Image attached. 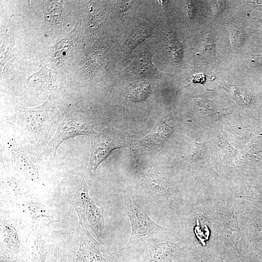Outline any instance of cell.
<instances>
[{
	"mask_svg": "<svg viewBox=\"0 0 262 262\" xmlns=\"http://www.w3.org/2000/svg\"><path fill=\"white\" fill-rule=\"evenodd\" d=\"M55 106L50 97L42 104L32 108L19 106L12 115L2 120L24 134L32 145H38L48 139L52 127L56 122Z\"/></svg>",
	"mask_w": 262,
	"mask_h": 262,
	"instance_id": "6da1fadb",
	"label": "cell"
},
{
	"mask_svg": "<svg viewBox=\"0 0 262 262\" xmlns=\"http://www.w3.org/2000/svg\"><path fill=\"white\" fill-rule=\"evenodd\" d=\"M67 196L75 210L81 227L89 229L101 240L104 228V208L97 206L90 197L87 184L83 175L77 173L71 177Z\"/></svg>",
	"mask_w": 262,
	"mask_h": 262,
	"instance_id": "7a4b0ae2",
	"label": "cell"
},
{
	"mask_svg": "<svg viewBox=\"0 0 262 262\" xmlns=\"http://www.w3.org/2000/svg\"><path fill=\"white\" fill-rule=\"evenodd\" d=\"M125 205L130 219L131 232L125 246L117 254L131 253L140 249H146L159 243L164 228L152 220L146 212L129 195L125 196Z\"/></svg>",
	"mask_w": 262,
	"mask_h": 262,
	"instance_id": "3957f363",
	"label": "cell"
},
{
	"mask_svg": "<svg viewBox=\"0 0 262 262\" xmlns=\"http://www.w3.org/2000/svg\"><path fill=\"white\" fill-rule=\"evenodd\" d=\"M63 250L67 262H117V255L99 244L86 228L81 227L73 241Z\"/></svg>",
	"mask_w": 262,
	"mask_h": 262,
	"instance_id": "277c9868",
	"label": "cell"
},
{
	"mask_svg": "<svg viewBox=\"0 0 262 262\" xmlns=\"http://www.w3.org/2000/svg\"><path fill=\"white\" fill-rule=\"evenodd\" d=\"M95 119L90 114L82 112L66 113L63 121L48 144L47 153L51 158L55 156L59 146L65 141L80 135L91 137L96 132Z\"/></svg>",
	"mask_w": 262,
	"mask_h": 262,
	"instance_id": "5b68a950",
	"label": "cell"
},
{
	"mask_svg": "<svg viewBox=\"0 0 262 262\" xmlns=\"http://www.w3.org/2000/svg\"><path fill=\"white\" fill-rule=\"evenodd\" d=\"M7 150L13 167L27 180L33 182L40 178L37 156L30 148L17 144L16 141L7 143Z\"/></svg>",
	"mask_w": 262,
	"mask_h": 262,
	"instance_id": "8992f818",
	"label": "cell"
},
{
	"mask_svg": "<svg viewBox=\"0 0 262 262\" xmlns=\"http://www.w3.org/2000/svg\"><path fill=\"white\" fill-rule=\"evenodd\" d=\"M91 138V153L88 166V171L90 174L96 173L98 166L107 160L114 150L128 145L126 142L115 138L106 131L96 132Z\"/></svg>",
	"mask_w": 262,
	"mask_h": 262,
	"instance_id": "52a82bcc",
	"label": "cell"
},
{
	"mask_svg": "<svg viewBox=\"0 0 262 262\" xmlns=\"http://www.w3.org/2000/svg\"><path fill=\"white\" fill-rule=\"evenodd\" d=\"M1 252L12 258H25V248L20 241L17 229L11 221L1 220Z\"/></svg>",
	"mask_w": 262,
	"mask_h": 262,
	"instance_id": "ba28073f",
	"label": "cell"
},
{
	"mask_svg": "<svg viewBox=\"0 0 262 262\" xmlns=\"http://www.w3.org/2000/svg\"><path fill=\"white\" fill-rule=\"evenodd\" d=\"M152 56L147 49L141 52L123 71L124 74L133 78H160L161 74L152 63Z\"/></svg>",
	"mask_w": 262,
	"mask_h": 262,
	"instance_id": "9c48e42d",
	"label": "cell"
},
{
	"mask_svg": "<svg viewBox=\"0 0 262 262\" xmlns=\"http://www.w3.org/2000/svg\"><path fill=\"white\" fill-rule=\"evenodd\" d=\"M50 250L49 241L40 230L32 232L26 245L25 259L27 262H45Z\"/></svg>",
	"mask_w": 262,
	"mask_h": 262,
	"instance_id": "30bf717a",
	"label": "cell"
},
{
	"mask_svg": "<svg viewBox=\"0 0 262 262\" xmlns=\"http://www.w3.org/2000/svg\"><path fill=\"white\" fill-rule=\"evenodd\" d=\"M167 116L163 118L144 139L139 141L140 146L154 148L163 144L169 137L172 128Z\"/></svg>",
	"mask_w": 262,
	"mask_h": 262,
	"instance_id": "8fae6325",
	"label": "cell"
},
{
	"mask_svg": "<svg viewBox=\"0 0 262 262\" xmlns=\"http://www.w3.org/2000/svg\"><path fill=\"white\" fill-rule=\"evenodd\" d=\"M17 205L26 215L33 220H48L54 218L53 210L36 199L25 198L18 202Z\"/></svg>",
	"mask_w": 262,
	"mask_h": 262,
	"instance_id": "7c38bea8",
	"label": "cell"
},
{
	"mask_svg": "<svg viewBox=\"0 0 262 262\" xmlns=\"http://www.w3.org/2000/svg\"><path fill=\"white\" fill-rule=\"evenodd\" d=\"M152 31V28L146 26L138 27L133 30L123 43L121 52L127 57L130 55L137 46L150 37Z\"/></svg>",
	"mask_w": 262,
	"mask_h": 262,
	"instance_id": "4fadbf2b",
	"label": "cell"
},
{
	"mask_svg": "<svg viewBox=\"0 0 262 262\" xmlns=\"http://www.w3.org/2000/svg\"><path fill=\"white\" fill-rule=\"evenodd\" d=\"M55 73L53 70L42 67L37 73L29 77L27 85L36 90H46L52 88Z\"/></svg>",
	"mask_w": 262,
	"mask_h": 262,
	"instance_id": "5bb4252c",
	"label": "cell"
},
{
	"mask_svg": "<svg viewBox=\"0 0 262 262\" xmlns=\"http://www.w3.org/2000/svg\"><path fill=\"white\" fill-rule=\"evenodd\" d=\"M142 179L144 185L151 193L158 196L163 194V180L158 173L152 170H144Z\"/></svg>",
	"mask_w": 262,
	"mask_h": 262,
	"instance_id": "9a60e30c",
	"label": "cell"
},
{
	"mask_svg": "<svg viewBox=\"0 0 262 262\" xmlns=\"http://www.w3.org/2000/svg\"><path fill=\"white\" fill-rule=\"evenodd\" d=\"M46 21L48 24L53 26L60 23L63 19L64 10L60 3L54 1L44 3L43 6Z\"/></svg>",
	"mask_w": 262,
	"mask_h": 262,
	"instance_id": "2e32d148",
	"label": "cell"
},
{
	"mask_svg": "<svg viewBox=\"0 0 262 262\" xmlns=\"http://www.w3.org/2000/svg\"><path fill=\"white\" fill-rule=\"evenodd\" d=\"M152 89V85L150 83L142 82L132 87L128 93V97L133 102H140L150 96Z\"/></svg>",
	"mask_w": 262,
	"mask_h": 262,
	"instance_id": "e0dca14e",
	"label": "cell"
},
{
	"mask_svg": "<svg viewBox=\"0 0 262 262\" xmlns=\"http://www.w3.org/2000/svg\"><path fill=\"white\" fill-rule=\"evenodd\" d=\"M167 46L173 60L177 63L182 61L183 44L177 38L173 31L169 32L166 34Z\"/></svg>",
	"mask_w": 262,
	"mask_h": 262,
	"instance_id": "ac0fdd59",
	"label": "cell"
},
{
	"mask_svg": "<svg viewBox=\"0 0 262 262\" xmlns=\"http://www.w3.org/2000/svg\"><path fill=\"white\" fill-rule=\"evenodd\" d=\"M73 45L72 40L65 39L59 42L54 49V56L56 59L61 60L67 54V52Z\"/></svg>",
	"mask_w": 262,
	"mask_h": 262,
	"instance_id": "d6986e66",
	"label": "cell"
},
{
	"mask_svg": "<svg viewBox=\"0 0 262 262\" xmlns=\"http://www.w3.org/2000/svg\"><path fill=\"white\" fill-rule=\"evenodd\" d=\"M229 39L232 47L238 48L243 41V33L240 29L232 28L229 31Z\"/></svg>",
	"mask_w": 262,
	"mask_h": 262,
	"instance_id": "ffe728a7",
	"label": "cell"
},
{
	"mask_svg": "<svg viewBox=\"0 0 262 262\" xmlns=\"http://www.w3.org/2000/svg\"><path fill=\"white\" fill-rule=\"evenodd\" d=\"M230 93L233 98L240 104H245L249 101V97L244 92L237 87L233 86L230 88Z\"/></svg>",
	"mask_w": 262,
	"mask_h": 262,
	"instance_id": "44dd1931",
	"label": "cell"
},
{
	"mask_svg": "<svg viewBox=\"0 0 262 262\" xmlns=\"http://www.w3.org/2000/svg\"><path fill=\"white\" fill-rule=\"evenodd\" d=\"M52 262H67L66 259L62 249L55 248L51 252Z\"/></svg>",
	"mask_w": 262,
	"mask_h": 262,
	"instance_id": "7402d4cb",
	"label": "cell"
},
{
	"mask_svg": "<svg viewBox=\"0 0 262 262\" xmlns=\"http://www.w3.org/2000/svg\"><path fill=\"white\" fill-rule=\"evenodd\" d=\"M0 262H27L25 258H12L0 252Z\"/></svg>",
	"mask_w": 262,
	"mask_h": 262,
	"instance_id": "603a6c76",
	"label": "cell"
},
{
	"mask_svg": "<svg viewBox=\"0 0 262 262\" xmlns=\"http://www.w3.org/2000/svg\"><path fill=\"white\" fill-rule=\"evenodd\" d=\"M205 81V76L202 73L194 75L193 82L204 84Z\"/></svg>",
	"mask_w": 262,
	"mask_h": 262,
	"instance_id": "cb8c5ba5",
	"label": "cell"
},
{
	"mask_svg": "<svg viewBox=\"0 0 262 262\" xmlns=\"http://www.w3.org/2000/svg\"><path fill=\"white\" fill-rule=\"evenodd\" d=\"M186 12L190 18H192L195 14V8L194 6L191 3H188L186 5Z\"/></svg>",
	"mask_w": 262,
	"mask_h": 262,
	"instance_id": "d4e9b609",
	"label": "cell"
},
{
	"mask_svg": "<svg viewBox=\"0 0 262 262\" xmlns=\"http://www.w3.org/2000/svg\"><path fill=\"white\" fill-rule=\"evenodd\" d=\"M133 2V1H128L123 4L120 8L119 14L123 13V14L124 13H125L128 9L131 8Z\"/></svg>",
	"mask_w": 262,
	"mask_h": 262,
	"instance_id": "484cf974",
	"label": "cell"
},
{
	"mask_svg": "<svg viewBox=\"0 0 262 262\" xmlns=\"http://www.w3.org/2000/svg\"><path fill=\"white\" fill-rule=\"evenodd\" d=\"M252 62L256 65H262V53L255 56L252 59Z\"/></svg>",
	"mask_w": 262,
	"mask_h": 262,
	"instance_id": "4316f807",
	"label": "cell"
}]
</instances>
